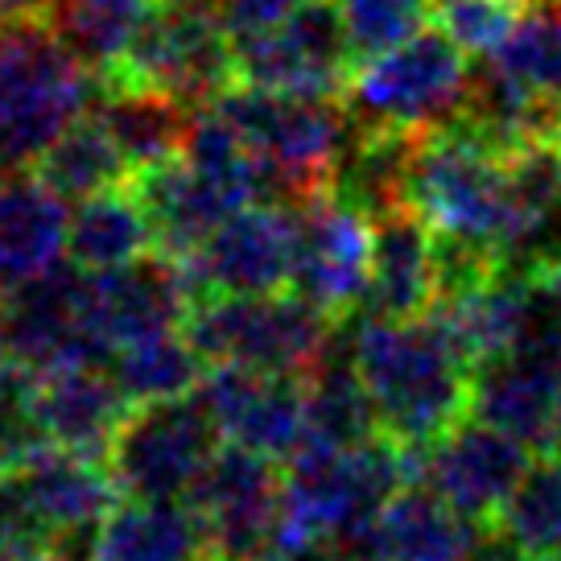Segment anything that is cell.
I'll list each match as a JSON object with an SVG mask.
<instances>
[{"instance_id": "6da1fadb", "label": "cell", "mask_w": 561, "mask_h": 561, "mask_svg": "<svg viewBox=\"0 0 561 561\" xmlns=\"http://www.w3.org/2000/svg\"><path fill=\"white\" fill-rule=\"evenodd\" d=\"M351 359L371 392L380 430L409 450H430L471 417L474 368L434 310L417 318L364 314Z\"/></svg>"}, {"instance_id": "7a4b0ae2", "label": "cell", "mask_w": 561, "mask_h": 561, "mask_svg": "<svg viewBox=\"0 0 561 561\" xmlns=\"http://www.w3.org/2000/svg\"><path fill=\"white\" fill-rule=\"evenodd\" d=\"M404 203L438 236L488 248L504 264L537 261L516 194L508 158L467 121L417 133L404 170Z\"/></svg>"}, {"instance_id": "3957f363", "label": "cell", "mask_w": 561, "mask_h": 561, "mask_svg": "<svg viewBox=\"0 0 561 561\" xmlns=\"http://www.w3.org/2000/svg\"><path fill=\"white\" fill-rule=\"evenodd\" d=\"M104 83L46 18L0 21V170H34Z\"/></svg>"}, {"instance_id": "277c9868", "label": "cell", "mask_w": 561, "mask_h": 561, "mask_svg": "<svg viewBox=\"0 0 561 561\" xmlns=\"http://www.w3.org/2000/svg\"><path fill=\"white\" fill-rule=\"evenodd\" d=\"M215 107L236 124L261 165L264 203L301 210L334 186V170L355 133L347 104L244 83L224 91Z\"/></svg>"}, {"instance_id": "5b68a950", "label": "cell", "mask_w": 561, "mask_h": 561, "mask_svg": "<svg viewBox=\"0 0 561 561\" xmlns=\"http://www.w3.org/2000/svg\"><path fill=\"white\" fill-rule=\"evenodd\" d=\"M186 339L207 364L306 376L339 343L343 322L301 294H210L186 318Z\"/></svg>"}, {"instance_id": "8992f818", "label": "cell", "mask_w": 561, "mask_h": 561, "mask_svg": "<svg viewBox=\"0 0 561 561\" xmlns=\"http://www.w3.org/2000/svg\"><path fill=\"white\" fill-rule=\"evenodd\" d=\"M471 75L467 50H458L442 30H417L397 46L355 62L343 100L355 128L430 133L462 116Z\"/></svg>"}, {"instance_id": "52a82bcc", "label": "cell", "mask_w": 561, "mask_h": 561, "mask_svg": "<svg viewBox=\"0 0 561 561\" xmlns=\"http://www.w3.org/2000/svg\"><path fill=\"white\" fill-rule=\"evenodd\" d=\"M236 79V42L210 0H161L121 62L100 75L104 88L161 91L186 107L215 104Z\"/></svg>"}, {"instance_id": "ba28073f", "label": "cell", "mask_w": 561, "mask_h": 561, "mask_svg": "<svg viewBox=\"0 0 561 561\" xmlns=\"http://www.w3.org/2000/svg\"><path fill=\"white\" fill-rule=\"evenodd\" d=\"M219 425L198 392L133 404L107 450L124 500H186L219 450Z\"/></svg>"}, {"instance_id": "9c48e42d", "label": "cell", "mask_w": 561, "mask_h": 561, "mask_svg": "<svg viewBox=\"0 0 561 561\" xmlns=\"http://www.w3.org/2000/svg\"><path fill=\"white\" fill-rule=\"evenodd\" d=\"M186 504L203 520L210 561H261L277 549L280 471L240 442H219Z\"/></svg>"}, {"instance_id": "30bf717a", "label": "cell", "mask_w": 561, "mask_h": 561, "mask_svg": "<svg viewBox=\"0 0 561 561\" xmlns=\"http://www.w3.org/2000/svg\"><path fill=\"white\" fill-rule=\"evenodd\" d=\"M351 70L355 50L334 0H306L273 30L236 42V79L252 88L339 100Z\"/></svg>"}, {"instance_id": "8fae6325", "label": "cell", "mask_w": 561, "mask_h": 561, "mask_svg": "<svg viewBox=\"0 0 561 561\" xmlns=\"http://www.w3.org/2000/svg\"><path fill=\"white\" fill-rule=\"evenodd\" d=\"M4 355L37 371L62 364H104L107 347L91 314V273L54 264L4 294Z\"/></svg>"}, {"instance_id": "7c38bea8", "label": "cell", "mask_w": 561, "mask_h": 561, "mask_svg": "<svg viewBox=\"0 0 561 561\" xmlns=\"http://www.w3.org/2000/svg\"><path fill=\"white\" fill-rule=\"evenodd\" d=\"M371 252H376V231L368 210L339 198L334 191L318 194L314 203L301 207L289 289L314 301L334 322H347L364 310L368 298Z\"/></svg>"}, {"instance_id": "4fadbf2b", "label": "cell", "mask_w": 561, "mask_h": 561, "mask_svg": "<svg viewBox=\"0 0 561 561\" xmlns=\"http://www.w3.org/2000/svg\"><path fill=\"white\" fill-rule=\"evenodd\" d=\"M301 210L285 203H248L207 236V244L182 256L198 285V301L210 294H277L294 277Z\"/></svg>"}, {"instance_id": "5bb4252c", "label": "cell", "mask_w": 561, "mask_h": 561, "mask_svg": "<svg viewBox=\"0 0 561 561\" xmlns=\"http://www.w3.org/2000/svg\"><path fill=\"white\" fill-rule=\"evenodd\" d=\"M194 392L203 397L224 438L273 462H289L301 450V442L310 438L306 376L210 364Z\"/></svg>"}, {"instance_id": "9a60e30c", "label": "cell", "mask_w": 561, "mask_h": 561, "mask_svg": "<svg viewBox=\"0 0 561 561\" xmlns=\"http://www.w3.org/2000/svg\"><path fill=\"white\" fill-rule=\"evenodd\" d=\"M417 483L434 488L474 525H491L520 474L533 462V450L488 421L467 417L430 450H413Z\"/></svg>"}, {"instance_id": "2e32d148", "label": "cell", "mask_w": 561, "mask_h": 561, "mask_svg": "<svg viewBox=\"0 0 561 561\" xmlns=\"http://www.w3.org/2000/svg\"><path fill=\"white\" fill-rule=\"evenodd\" d=\"M194 306L198 285L191 268L161 248L112 273H91V314L107 355L153 334L182 331Z\"/></svg>"}, {"instance_id": "e0dca14e", "label": "cell", "mask_w": 561, "mask_h": 561, "mask_svg": "<svg viewBox=\"0 0 561 561\" xmlns=\"http://www.w3.org/2000/svg\"><path fill=\"white\" fill-rule=\"evenodd\" d=\"M474 520L450 508L434 488L409 483L380 516L331 545L334 561H462L479 537Z\"/></svg>"}, {"instance_id": "ac0fdd59", "label": "cell", "mask_w": 561, "mask_h": 561, "mask_svg": "<svg viewBox=\"0 0 561 561\" xmlns=\"http://www.w3.org/2000/svg\"><path fill=\"white\" fill-rule=\"evenodd\" d=\"M128 186L137 191L140 207L149 215V228L161 252L170 256H191L207 244V236L231 210L248 207V198L236 186L219 178L194 170L186 158H170L158 165H145L128 178Z\"/></svg>"}, {"instance_id": "d6986e66", "label": "cell", "mask_w": 561, "mask_h": 561, "mask_svg": "<svg viewBox=\"0 0 561 561\" xmlns=\"http://www.w3.org/2000/svg\"><path fill=\"white\" fill-rule=\"evenodd\" d=\"M133 401L104 364H62L37 371V417L50 446L104 462Z\"/></svg>"}, {"instance_id": "ffe728a7", "label": "cell", "mask_w": 561, "mask_h": 561, "mask_svg": "<svg viewBox=\"0 0 561 561\" xmlns=\"http://www.w3.org/2000/svg\"><path fill=\"white\" fill-rule=\"evenodd\" d=\"M471 417L525 442L528 450L561 446V376L545 364L508 351L491 364H479L471 376Z\"/></svg>"}, {"instance_id": "44dd1931", "label": "cell", "mask_w": 561, "mask_h": 561, "mask_svg": "<svg viewBox=\"0 0 561 561\" xmlns=\"http://www.w3.org/2000/svg\"><path fill=\"white\" fill-rule=\"evenodd\" d=\"M67 198L37 170H0V294L67 256Z\"/></svg>"}, {"instance_id": "7402d4cb", "label": "cell", "mask_w": 561, "mask_h": 561, "mask_svg": "<svg viewBox=\"0 0 561 561\" xmlns=\"http://www.w3.org/2000/svg\"><path fill=\"white\" fill-rule=\"evenodd\" d=\"M376 252H371V285L364 314L417 318L438 301V268H434V228L417 210L401 203L371 219Z\"/></svg>"}, {"instance_id": "603a6c76", "label": "cell", "mask_w": 561, "mask_h": 561, "mask_svg": "<svg viewBox=\"0 0 561 561\" xmlns=\"http://www.w3.org/2000/svg\"><path fill=\"white\" fill-rule=\"evenodd\" d=\"M18 474L54 537L75 528H100L121 495L100 458L75 455L62 446H42L37 455L18 462Z\"/></svg>"}, {"instance_id": "cb8c5ba5", "label": "cell", "mask_w": 561, "mask_h": 561, "mask_svg": "<svg viewBox=\"0 0 561 561\" xmlns=\"http://www.w3.org/2000/svg\"><path fill=\"white\" fill-rule=\"evenodd\" d=\"M203 553V520L186 500H124L95 541V561H198Z\"/></svg>"}, {"instance_id": "d4e9b609", "label": "cell", "mask_w": 561, "mask_h": 561, "mask_svg": "<svg viewBox=\"0 0 561 561\" xmlns=\"http://www.w3.org/2000/svg\"><path fill=\"white\" fill-rule=\"evenodd\" d=\"M158 248L149 215L140 207L133 186H112L104 194H91L70 215L67 261L88 273H112L124 264L140 261Z\"/></svg>"}, {"instance_id": "484cf974", "label": "cell", "mask_w": 561, "mask_h": 561, "mask_svg": "<svg viewBox=\"0 0 561 561\" xmlns=\"http://www.w3.org/2000/svg\"><path fill=\"white\" fill-rule=\"evenodd\" d=\"M95 116L104 121L112 140L121 145L128 170L137 174L145 165L182 158L194 107L178 104V100L161 95V91L104 88L100 91V104H95Z\"/></svg>"}, {"instance_id": "4316f807", "label": "cell", "mask_w": 561, "mask_h": 561, "mask_svg": "<svg viewBox=\"0 0 561 561\" xmlns=\"http://www.w3.org/2000/svg\"><path fill=\"white\" fill-rule=\"evenodd\" d=\"M306 421H310V442H327L343 450L380 434L368 385L355 368L351 351L339 355V343L306 371Z\"/></svg>"}, {"instance_id": "83f0119b", "label": "cell", "mask_w": 561, "mask_h": 561, "mask_svg": "<svg viewBox=\"0 0 561 561\" xmlns=\"http://www.w3.org/2000/svg\"><path fill=\"white\" fill-rule=\"evenodd\" d=\"M34 170L46 178L67 203H83L91 194L124 186V182L133 178V170H128V161H124V153H121V145L112 140V133H107L104 121H100L95 112H88L83 121L70 124L67 133L37 158Z\"/></svg>"}, {"instance_id": "f1b7e54d", "label": "cell", "mask_w": 561, "mask_h": 561, "mask_svg": "<svg viewBox=\"0 0 561 561\" xmlns=\"http://www.w3.org/2000/svg\"><path fill=\"white\" fill-rule=\"evenodd\" d=\"M203 364L207 359L186 339V331L153 334V339H140V343H128L107 355V371L116 376V385L133 404L170 401V397L194 392L207 376Z\"/></svg>"}, {"instance_id": "f546056e", "label": "cell", "mask_w": 561, "mask_h": 561, "mask_svg": "<svg viewBox=\"0 0 561 561\" xmlns=\"http://www.w3.org/2000/svg\"><path fill=\"white\" fill-rule=\"evenodd\" d=\"M158 4L161 0H58L50 25L95 75H107Z\"/></svg>"}, {"instance_id": "4dcf8cb0", "label": "cell", "mask_w": 561, "mask_h": 561, "mask_svg": "<svg viewBox=\"0 0 561 561\" xmlns=\"http://www.w3.org/2000/svg\"><path fill=\"white\" fill-rule=\"evenodd\" d=\"M508 541H516L528 558H549L561 549V455L545 450L528 462L520 483L504 500L500 516L491 520Z\"/></svg>"}, {"instance_id": "1f68e13d", "label": "cell", "mask_w": 561, "mask_h": 561, "mask_svg": "<svg viewBox=\"0 0 561 561\" xmlns=\"http://www.w3.org/2000/svg\"><path fill=\"white\" fill-rule=\"evenodd\" d=\"M488 62L512 75L516 83L561 100V0H533L516 21L512 37Z\"/></svg>"}, {"instance_id": "d6a6232c", "label": "cell", "mask_w": 561, "mask_h": 561, "mask_svg": "<svg viewBox=\"0 0 561 561\" xmlns=\"http://www.w3.org/2000/svg\"><path fill=\"white\" fill-rule=\"evenodd\" d=\"M46 442L37 417V368L0 355V467H18Z\"/></svg>"}, {"instance_id": "836d02e7", "label": "cell", "mask_w": 561, "mask_h": 561, "mask_svg": "<svg viewBox=\"0 0 561 561\" xmlns=\"http://www.w3.org/2000/svg\"><path fill=\"white\" fill-rule=\"evenodd\" d=\"M430 13L458 50L491 58L520 21V0H430Z\"/></svg>"}, {"instance_id": "e575fe53", "label": "cell", "mask_w": 561, "mask_h": 561, "mask_svg": "<svg viewBox=\"0 0 561 561\" xmlns=\"http://www.w3.org/2000/svg\"><path fill=\"white\" fill-rule=\"evenodd\" d=\"M334 4L347 25L355 62L413 37L430 13V0H334Z\"/></svg>"}, {"instance_id": "d590c367", "label": "cell", "mask_w": 561, "mask_h": 561, "mask_svg": "<svg viewBox=\"0 0 561 561\" xmlns=\"http://www.w3.org/2000/svg\"><path fill=\"white\" fill-rule=\"evenodd\" d=\"M301 4L306 0H210V9H215V18L224 21L231 42L273 30L277 21H285Z\"/></svg>"}, {"instance_id": "8d00e7d4", "label": "cell", "mask_w": 561, "mask_h": 561, "mask_svg": "<svg viewBox=\"0 0 561 561\" xmlns=\"http://www.w3.org/2000/svg\"><path fill=\"white\" fill-rule=\"evenodd\" d=\"M462 561H533L520 549L516 541H508L500 528L491 525V528H479V537H474V545H471V553Z\"/></svg>"}, {"instance_id": "74e56055", "label": "cell", "mask_w": 561, "mask_h": 561, "mask_svg": "<svg viewBox=\"0 0 561 561\" xmlns=\"http://www.w3.org/2000/svg\"><path fill=\"white\" fill-rule=\"evenodd\" d=\"M54 0H0V21H21V18H46L50 21Z\"/></svg>"}, {"instance_id": "f35d334b", "label": "cell", "mask_w": 561, "mask_h": 561, "mask_svg": "<svg viewBox=\"0 0 561 561\" xmlns=\"http://www.w3.org/2000/svg\"><path fill=\"white\" fill-rule=\"evenodd\" d=\"M261 561H334V553L327 545H310V549H277Z\"/></svg>"}, {"instance_id": "ab89813d", "label": "cell", "mask_w": 561, "mask_h": 561, "mask_svg": "<svg viewBox=\"0 0 561 561\" xmlns=\"http://www.w3.org/2000/svg\"><path fill=\"white\" fill-rule=\"evenodd\" d=\"M0 561H50L42 549H25V545L0 541Z\"/></svg>"}, {"instance_id": "60d3db41", "label": "cell", "mask_w": 561, "mask_h": 561, "mask_svg": "<svg viewBox=\"0 0 561 561\" xmlns=\"http://www.w3.org/2000/svg\"><path fill=\"white\" fill-rule=\"evenodd\" d=\"M0 355H4V294H0Z\"/></svg>"}, {"instance_id": "b9f144b4", "label": "cell", "mask_w": 561, "mask_h": 561, "mask_svg": "<svg viewBox=\"0 0 561 561\" xmlns=\"http://www.w3.org/2000/svg\"><path fill=\"white\" fill-rule=\"evenodd\" d=\"M537 561H561V549L558 553H549V558H537Z\"/></svg>"}, {"instance_id": "7bdbcfd3", "label": "cell", "mask_w": 561, "mask_h": 561, "mask_svg": "<svg viewBox=\"0 0 561 561\" xmlns=\"http://www.w3.org/2000/svg\"><path fill=\"white\" fill-rule=\"evenodd\" d=\"M198 561H210V558H207V553H203V558H198Z\"/></svg>"}, {"instance_id": "ee69618b", "label": "cell", "mask_w": 561, "mask_h": 561, "mask_svg": "<svg viewBox=\"0 0 561 561\" xmlns=\"http://www.w3.org/2000/svg\"><path fill=\"white\" fill-rule=\"evenodd\" d=\"M520 4H533V0H520Z\"/></svg>"}, {"instance_id": "f6af8a7d", "label": "cell", "mask_w": 561, "mask_h": 561, "mask_svg": "<svg viewBox=\"0 0 561 561\" xmlns=\"http://www.w3.org/2000/svg\"><path fill=\"white\" fill-rule=\"evenodd\" d=\"M558 455H561V446H558Z\"/></svg>"}]
</instances>
